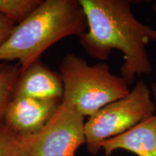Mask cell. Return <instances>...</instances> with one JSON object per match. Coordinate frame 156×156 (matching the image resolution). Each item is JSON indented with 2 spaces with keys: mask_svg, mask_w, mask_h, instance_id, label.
Here are the masks:
<instances>
[{
  "mask_svg": "<svg viewBox=\"0 0 156 156\" xmlns=\"http://www.w3.org/2000/svg\"><path fill=\"white\" fill-rule=\"evenodd\" d=\"M86 17L87 32L80 44L90 56L106 61L114 49L119 50L124 62L122 77L131 85L136 77L148 75L153 67L147 51L156 41V30L136 20L128 0H79Z\"/></svg>",
  "mask_w": 156,
  "mask_h": 156,
  "instance_id": "1",
  "label": "cell"
},
{
  "mask_svg": "<svg viewBox=\"0 0 156 156\" xmlns=\"http://www.w3.org/2000/svg\"><path fill=\"white\" fill-rule=\"evenodd\" d=\"M86 17L79 0L43 1L15 26L0 46V62L18 61L21 72L40 58L58 41L87 32Z\"/></svg>",
  "mask_w": 156,
  "mask_h": 156,
  "instance_id": "2",
  "label": "cell"
},
{
  "mask_svg": "<svg viewBox=\"0 0 156 156\" xmlns=\"http://www.w3.org/2000/svg\"><path fill=\"white\" fill-rule=\"evenodd\" d=\"M59 75L64 89L62 101L84 116H92L130 93L125 80L113 75L106 63L89 65L86 60L73 54L62 58Z\"/></svg>",
  "mask_w": 156,
  "mask_h": 156,
  "instance_id": "3",
  "label": "cell"
},
{
  "mask_svg": "<svg viewBox=\"0 0 156 156\" xmlns=\"http://www.w3.org/2000/svg\"><path fill=\"white\" fill-rule=\"evenodd\" d=\"M151 93L147 84L139 81L125 98L109 103L89 116L84 125L87 151L97 155L103 142L155 115L156 105Z\"/></svg>",
  "mask_w": 156,
  "mask_h": 156,
  "instance_id": "4",
  "label": "cell"
},
{
  "mask_svg": "<svg viewBox=\"0 0 156 156\" xmlns=\"http://www.w3.org/2000/svg\"><path fill=\"white\" fill-rule=\"evenodd\" d=\"M84 118L69 103L62 101L40 131L20 136L17 156H75L85 143Z\"/></svg>",
  "mask_w": 156,
  "mask_h": 156,
  "instance_id": "5",
  "label": "cell"
},
{
  "mask_svg": "<svg viewBox=\"0 0 156 156\" xmlns=\"http://www.w3.org/2000/svg\"><path fill=\"white\" fill-rule=\"evenodd\" d=\"M61 103L62 99L38 100L27 97L12 98L6 108L2 124L17 135H31L46 125Z\"/></svg>",
  "mask_w": 156,
  "mask_h": 156,
  "instance_id": "6",
  "label": "cell"
},
{
  "mask_svg": "<svg viewBox=\"0 0 156 156\" xmlns=\"http://www.w3.org/2000/svg\"><path fill=\"white\" fill-rule=\"evenodd\" d=\"M63 92V83L59 73L49 69L38 58L21 72L15 84L12 98L55 100L62 99Z\"/></svg>",
  "mask_w": 156,
  "mask_h": 156,
  "instance_id": "7",
  "label": "cell"
},
{
  "mask_svg": "<svg viewBox=\"0 0 156 156\" xmlns=\"http://www.w3.org/2000/svg\"><path fill=\"white\" fill-rule=\"evenodd\" d=\"M101 148L106 156L119 149L137 156H156V114L124 133L104 141Z\"/></svg>",
  "mask_w": 156,
  "mask_h": 156,
  "instance_id": "8",
  "label": "cell"
},
{
  "mask_svg": "<svg viewBox=\"0 0 156 156\" xmlns=\"http://www.w3.org/2000/svg\"><path fill=\"white\" fill-rule=\"evenodd\" d=\"M20 73L18 63L0 64V125L3 122L6 108L12 98L15 84Z\"/></svg>",
  "mask_w": 156,
  "mask_h": 156,
  "instance_id": "9",
  "label": "cell"
},
{
  "mask_svg": "<svg viewBox=\"0 0 156 156\" xmlns=\"http://www.w3.org/2000/svg\"><path fill=\"white\" fill-rule=\"evenodd\" d=\"M42 0H0V15L18 24L42 2Z\"/></svg>",
  "mask_w": 156,
  "mask_h": 156,
  "instance_id": "10",
  "label": "cell"
},
{
  "mask_svg": "<svg viewBox=\"0 0 156 156\" xmlns=\"http://www.w3.org/2000/svg\"><path fill=\"white\" fill-rule=\"evenodd\" d=\"M20 136L5 124L0 125V156H17Z\"/></svg>",
  "mask_w": 156,
  "mask_h": 156,
  "instance_id": "11",
  "label": "cell"
},
{
  "mask_svg": "<svg viewBox=\"0 0 156 156\" xmlns=\"http://www.w3.org/2000/svg\"><path fill=\"white\" fill-rule=\"evenodd\" d=\"M16 25L10 20L0 15V46L8 38Z\"/></svg>",
  "mask_w": 156,
  "mask_h": 156,
  "instance_id": "12",
  "label": "cell"
},
{
  "mask_svg": "<svg viewBox=\"0 0 156 156\" xmlns=\"http://www.w3.org/2000/svg\"><path fill=\"white\" fill-rule=\"evenodd\" d=\"M151 91L154 98V101H155V105H156V83H154L153 85H152Z\"/></svg>",
  "mask_w": 156,
  "mask_h": 156,
  "instance_id": "13",
  "label": "cell"
},
{
  "mask_svg": "<svg viewBox=\"0 0 156 156\" xmlns=\"http://www.w3.org/2000/svg\"><path fill=\"white\" fill-rule=\"evenodd\" d=\"M152 9H153V10L154 11V12H155V14H156V2L153 4V7H152Z\"/></svg>",
  "mask_w": 156,
  "mask_h": 156,
  "instance_id": "14",
  "label": "cell"
}]
</instances>
